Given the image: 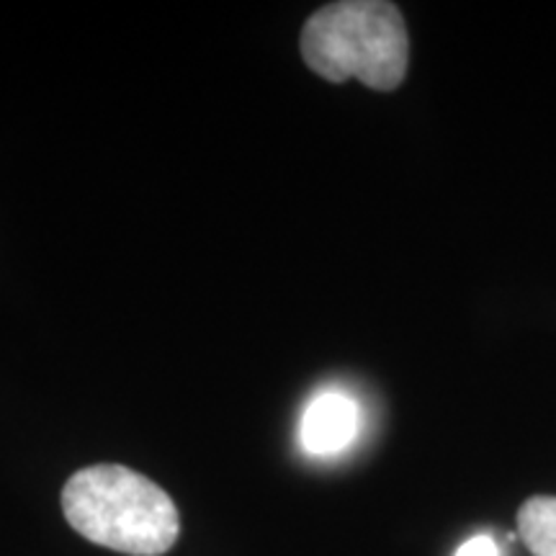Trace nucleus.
<instances>
[{
    "instance_id": "1",
    "label": "nucleus",
    "mask_w": 556,
    "mask_h": 556,
    "mask_svg": "<svg viewBox=\"0 0 556 556\" xmlns=\"http://www.w3.org/2000/svg\"><path fill=\"white\" fill-rule=\"evenodd\" d=\"M62 513L83 539L129 556H163L180 536L168 492L122 464L75 471L62 490Z\"/></svg>"
},
{
    "instance_id": "2",
    "label": "nucleus",
    "mask_w": 556,
    "mask_h": 556,
    "mask_svg": "<svg viewBox=\"0 0 556 556\" xmlns=\"http://www.w3.org/2000/svg\"><path fill=\"white\" fill-rule=\"evenodd\" d=\"M302 58L319 78H356L374 90H394L409 62L407 26L387 0H343L312 13L302 29Z\"/></svg>"
},
{
    "instance_id": "3",
    "label": "nucleus",
    "mask_w": 556,
    "mask_h": 556,
    "mask_svg": "<svg viewBox=\"0 0 556 556\" xmlns=\"http://www.w3.org/2000/svg\"><path fill=\"white\" fill-rule=\"evenodd\" d=\"M361 409L343 392H319L299 420V443L309 456H336L356 441Z\"/></svg>"
},
{
    "instance_id": "4",
    "label": "nucleus",
    "mask_w": 556,
    "mask_h": 556,
    "mask_svg": "<svg viewBox=\"0 0 556 556\" xmlns=\"http://www.w3.org/2000/svg\"><path fill=\"white\" fill-rule=\"evenodd\" d=\"M518 531L533 556H556V497H531L518 510Z\"/></svg>"
},
{
    "instance_id": "5",
    "label": "nucleus",
    "mask_w": 556,
    "mask_h": 556,
    "mask_svg": "<svg viewBox=\"0 0 556 556\" xmlns=\"http://www.w3.org/2000/svg\"><path fill=\"white\" fill-rule=\"evenodd\" d=\"M456 556H497V544L490 536H475L458 546Z\"/></svg>"
}]
</instances>
